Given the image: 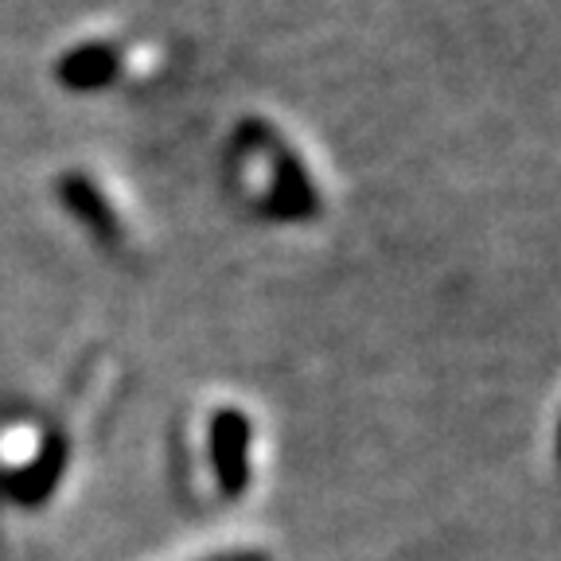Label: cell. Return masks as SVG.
Listing matches in <instances>:
<instances>
[{"label": "cell", "instance_id": "1", "mask_svg": "<svg viewBox=\"0 0 561 561\" xmlns=\"http://www.w3.org/2000/svg\"><path fill=\"white\" fill-rule=\"evenodd\" d=\"M168 70L160 39L133 27H98L62 47L55 59V79L75 94H110V90H145Z\"/></svg>", "mask_w": 561, "mask_h": 561}, {"label": "cell", "instance_id": "2", "mask_svg": "<svg viewBox=\"0 0 561 561\" xmlns=\"http://www.w3.org/2000/svg\"><path fill=\"white\" fill-rule=\"evenodd\" d=\"M230 157L245 160V164H262L270 175L262 207L280 219H308L316 215L320 199H316V184L308 175L300 152L293 149L285 133H277L270 122H242L230 140Z\"/></svg>", "mask_w": 561, "mask_h": 561}, {"label": "cell", "instance_id": "3", "mask_svg": "<svg viewBox=\"0 0 561 561\" xmlns=\"http://www.w3.org/2000/svg\"><path fill=\"white\" fill-rule=\"evenodd\" d=\"M59 199L62 207L105 245H117L125 234V222L117 219L114 207V187L98 168H70L59 180Z\"/></svg>", "mask_w": 561, "mask_h": 561}, {"label": "cell", "instance_id": "4", "mask_svg": "<svg viewBox=\"0 0 561 561\" xmlns=\"http://www.w3.org/2000/svg\"><path fill=\"white\" fill-rule=\"evenodd\" d=\"M210 460L219 488L230 500L250 488V421L238 410H222L210 421Z\"/></svg>", "mask_w": 561, "mask_h": 561}, {"label": "cell", "instance_id": "5", "mask_svg": "<svg viewBox=\"0 0 561 561\" xmlns=\"http://www.w3.org/2000/svg\"><path fill=\"white\" fill-rule=\"evenodd\" d=\"M210 561H270V558L257 550H238V553H222V558H210Z\"/></svg>", "mask_w": 561, "mask_h": 561}]
</instances>
